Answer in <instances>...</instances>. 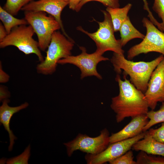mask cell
<instances>
[{
	"instance_id": "cell-1",
	"label": "cell",
	"mask_w": 164,
	"mask_h": 164,
	"mask_svg": "<svg viewBox=\"0 0 164 164\" xmlns=\"http://www.w3.org/2000/svg\"><path fill=\"white\" fill-rule=\"evenodd\" d=\"M124 80L117 74L115 80L119 87L118 94L111 99L110 107L116 114V120L119 123L125 118L146 114L149 107L144 93L138 89L128 80L126 76Z\"/></svg>"
},
{
	"instance_id": "cell-2",
	"label": "cell",
	"mask_w": 164,
	"mask_h": 164,
	"mask_svg": "<svg viewBox=\"0 0 164 164\" xmlns=\"http://www.w3.org/2000/svg\"><path fill=\"white\" fill-rule=\"evenodd\" d=\"M164 58L162 54L150 61L134 62L126 59L124 55L114 53L111 61L118 74L123 70L124 75H129L131 82L144 94L153 72Z\"/></svg>"
},
{
	"instance_id": "cell-3",
	"label": "cell",
	"mask_w": 164,
	"mask_h": 164,
	"mask_svg": "<svg viewBox=\"0 0 164 164\" xmlns=\"http://www.w3.org/2000/svg\"><path fill=\"white\" fill-rule=\"evenodd\" d=\"M74 42L59 31L53 33L44 60L36 67L38 73L51 75L56 71L58 61L71 55Z\"/></svg>"
},
{
	"instance_id": "cell-4",
	"label": "cell",
	"mask_w": 164,
	"mask_h": 164,
	"mask_svg": "<svg viewBox=\"0 0 164 164\" xmlns=\"http://www.w3.org/2000/svg\"><path fill=\"white\" fill-rule=\"evenodd\" d=\"M104 15V20L101 22L96 21L99 28L94 32L91 33L78 26L77 29L88 36L95 43L96 52L103 55L105 52L111 51L120 54L124 55L120 39H116L114 35V30L109 14L106 11H102Z\"/></svg>"
},
{
	"instance_id": "cell-5",
	"label": "cell",
	"mask_w": 164,
	"mask_h": 164,
	"mask_svg": "<svg viewBox=\"0 0 164 164\" xmlns=\"http://www.w3.org/2000/svg\"><path fill=\"white\" fill-rule=\"evenodd\" d=\"M35 32L32 26L23 25L13 28L5 38L0 42V48H4L10 46L16 47L26 55L34 54L40 62L44 58L39 49L38 42L32 36Z\"/></svg>"
},
{
	"instance_id": "cell-6",
	"label": "cell",
	"mask_w": 164,
	"mask_h": 164,
	"mask_svg": "<svg viewBox=\"0 0 164 164\" xmlns=\"http://www.w3.org/2000/svg\"><path fill=\"white\" fill-rule=\"evenodd\" d=\"M25 19L31 26L36 34L40 50L47 49L54 32L61 27L52 16H47L43 12H24Z\"/></svg>"
},
{
	"instance_id": "cell-7",
	"label": "cell",
	"mask_w": 164,
	"mask_h": 164,
	"mask_svg": "<svg viewBox=\"0 0 164 164\" xmlns=\"http://www.w3.org/2000/svg\"><path fill=\"white\" fill-rule=\"evenodd\" d=\"M142 22L146 29V34L140 43L130 48L127 52V58L131 60L142 54L150 52L160 53L164 56V32L158 28L147 18Z\"/></svg>"
},
{
	"instance_id": "cell-8",
	"label": "cell",
	"mask_w": 164,
	"mask_h": 164,
	"mask_svg": "<svg viewBox=\"0 0 164 164\" xmlns=\"http://www.w3.org/2000/svg\"><path fill=\"white\" fill-rule=\"evenodd\" d=\"M110 136L108 131L105 128L96 137H91L86 134H79L73 140L63 144L67 148V154L69 157L77 150L87 154L96 155L107 147L110 144Z\"/></svg>"
},
{
	"instance_id": "cell-9",
	"label": "cell",
	"mask_w": 164,
	"mask_h": 164,
	"mask_svg": "<svg viewBox=\"0 0 164 164\" xmlns=\"http://www.w3.org/2000/svg\"><path fill=\"white\" fill-rule=\"evenodd\" d=\"M79 48L81 51L80 54L76 56H69L60 60L58 63L62 65L70 63L75 65L81 71V79L94 76L101 79V76L97 71V65L100 62L109 60V59L103 56L96 51L92 53L88 54L84 47L80 46Z\"/></svg>"
},
{
	"instance_id": "cell-10",
	"label": "cell",
	"mask_w": 164,
	"mask_h": 164,
	"mask_svg": "<svg viewBox=\"0 0 164 164\" xmlns=\"http://www.w3.org/2000/svg\"><path fill=\"white\" fill-rule=\"evenodd\" d=\"M146 131L131 138L110 144L103 151L96 155L87 154L85 158L88 164H102L110 162L125 153L137 142L143 138Z\"/></svg>"
},
{
	"instance_id": "cell-11",
	"label": "cell",
	"mask_w": 164,
	"mask_h": 164,
	"mask_svg": "<svg viewBox=\"0 0 164 164\" xmlns=\"http://www.w3.org/2000/svg\"><path fill=\"white\" fill-rule=\"evenodd\" d=\"M144 94L151 110L155 109L158 102H164V58L153 72Z\"/></svg>"
},
{
	"instance_id": "cell-12",
	"label": "cell",
	"mask_w": 164,
	"mask_h": 164,
	"mask_svg": "<svg viewBox=\"0 0 164 164\" xmlns=\"http://www.w3.org/2000/svg\"><path fill=\"white\" fill-rule=\"evenodd\" d=\"M69 4V2L62 0L34 1L24 6L21 10L24 12H43L49 14L59 23L63 34L68 39H71L65 32L61 19L62 11Z\"/></svg>"
},
{
	"instance_id": "cell-13",
	"label": "cell",
	"mask_w": 164,
	"mask_h": 164,
	"mask_svg": "<svg viewBox=\"0 0 164 164\" xmlns=\"http://www.w3.org/2000/svg\"><path fill=\"white\" fill-rule=\"evenodd\" d=\"M146 114L132 118L131 121L119 132L110 136V144L134 137L143 132V129L149 121Z\"/></svg>"
},
{
	"instance_id": "cell-14",
	"label": "cell",
	"mask_w": 164,
	"mask_h": 164,
	"mask_svg": "<svg viewBox=\"0 0 164 164\" xmlns=\"http://www.w3.org/2000/svg\"><path fill=\"white\" fill-rule=\"evenodd\" d=\"M2 102V104L0 107V122L1 125H3L9 133L10 144L8 149L9 151H11L15 143L14 140L17 138L10 129L9 125L11 118L14 114L26 108L29 104L27 102H25L19 106L12 107L8 104L10 102L8 99L4 100Z\"/></svg>"
},
{
	"instance_id": "cell-15",
	"label": "cell",
	"mask_w": 164,
	"mask_h": 164,
	"mask_svg": "<svg viewBox=\"0 0 164 164\" xmlns=\"http://www.w3.org/2000/svg\"><path fill=\"white\" fill-rule=\"evenodd\" d=\"M132 148L135 151H142L149 154L164 157V143L156 140L148 131L144 138L135 143Z\"/></svg>"
},
{
	"instance_id": "cell-16",
	"label": "cell",
	"mask_w": 164,
	"mask_h": 164,
	"mask_svg": "<svg viewBox=\"0 0 164 164\" xmlns=\"http://www.w3.org/2000/svg\"><path fill=\"white\" fill-rule=\"evenodd\" d=\"M119 31L121 37L120 40L123 46L133 39L138 38L143 39L145 36L134 27L128 16L122 24Z\"/></svg>"
},
{
	"instance_id": "cell-17",
	"label": "cell",
	"mask_w": 164,
	"mask_h": 164,
	"mask_svg": "<svg viewBox=\"0 0 164 164\" xmlns=\"http://www.w3.org/2000/svg\"><path fill=\"white\" fill-rule=\"evenodd\" d=\"M132 5L129 3L122 8L107 7L106 11L111 18L114 32L119 31L122 24L128 17V13Z\"/></svg>"
},
{
	"instance_id": "cell-18",
	"label": "cell",
	"mask_w": 164,
	"mask_h": 164,
	"mask_svg": "<svg viewBox=\"0 0 164 164\" xmlns=\"http://www.w3.org/2000/svg\"><path fill=\"white\" fill-rule=\"evenodd\" d=\"M0 19L8 34L16 26L28 24L25 18L19 19L15 17L1 6H0Z\"/></svg>"
},
{
	"instance_id": "cell-19",
	"label": "cell",
	"mask_w": 164,
	"mask_h": 164,
	"mask_svg": "<svg viewBox=\"0 0 164 164\" xmlns=\"http://www.w3.org/2000/svg\"><path fill=\"white\" fill-rule=\"evenodd\" d=\"M149 119L143 129L146 132L153 126L161 122H164V102H162L160 108L156 111L151 110L146 114Z\"/></svg>"
},
{
	"instance_id": "cell-20",
	"label": "cell",
	"mask_w": 164,
	"mask_h": 164,
	"mask_svg": "<svg viewBox=\"0 0 164 164\" xmlns=\"http://www.w3.org/2000/svg\"><path fill=\"white\" fill-rule=\"evenodd\" d=\"M155 155L140 151L136 157L137 164H164V157Z\"/></svg>"
},
{
	"instance_id": "cell-21",
	"label": "cell",
	"mask_w": 164,
	"mask_h": 164,
	"mask_svg": "<svg viewBox=\"0 0 164 164\" xmlns=\"http://www.w3.org/2000/svg\"><path fill=\"white\" fill-rule=\"evenodd\" d=\"M35 0H6L3 8L6 11L14 16L25 6Z\"/></svg>"
},
{
	"instance_id": "cell-22",
	"label": "cell",
	"mask_w": 164,
	"mask_h": 164,
	"mask_svg": "<svg viewBox=\"0 0 164 164\" xmlns=\"http://www.w3.org/2000/svg\"><path fill=\"white\" fill-rule=\"evenodd\" d=\"M30 145L26 148L24 152L18 156L8 159L6 162L8 164H27L30 156Z\"/></svg>"
},
{
	"instance_id": "cell-23",
	"label": "cell",
	"mask_w": 164,
	"mask_h": 164,
	"mask_svg": "<svg viewBox=\"0 0 164 164\" xmlns=\"http://www.w3.org/2000/svg\"><path fill=\"white\" fill-rule=\"evenodd\" d=\"M133 152L129 150L125 153L110 162V164H137L134 160Z\"/></svg>"
},
{
	"instance_id": "cell-24",
	"label": "cell",
	"mask_w": 164,
	"mask_h": 164,
	"mask_svg": "<svg viewBox=\"0 0 164 164\" xmlns=\"http://www.w3.org/2000/svg\"><path fill=\"white\" fill-rule=\"evenodd\" d=\"M92 1L99 2L107 7L117 8L120 7L119 0H82L77 6L75 10L77 12L79 11L84 4Z\"/></svg>"
},
{
	"instance_id": "cell-25",
	"label": "cell",
	"mask_w": 164,
	"mask_h": 164,
	"mask_svg": "<svg viewBox=\"0 0 164 164\" xmlns=\"http://www.w3.org/2000/svg\"><path fill=\"white\" fill-rule=\"evenodd\" d=\"M152 9L161 19V30L164 32V0H154Z\"/></svg>"
},
{
	"instance_id": "cell-26",
	"label": "cell",
	"mask_w": 164,
	"mask_h": 164,
	"mask_svg": "<svg viewBox=\"0 0 164 164\" xmlns=\"http://www.w3.org/2000/svg\"><path fill=\"white\" fill-rule=\"evenodd\" d=\"M148 132L156 140L164 143V122H162L159 128L150 129Z\"/></svg>"
},
{
	"instance_id": "cell-27",
	"label": "cell",
	"mask_w": 164,
	"mask_h": 164,
	"mask_svg": "<svg viewBox=\"0 0 164 164\" xmlns=\"http://www.w3.org/2000/svg\"><path fill=\"white\" fill-rule=\"evenodd\" d=\"M144 3V9L146 10L148 12V16L149 18L150 21L155 25L157 27H159L160 25V23L154 17L153 15L149 9V7L148 3L147 0H143Z\"/></svg>"
},
{
	"instance_id": "cell-28",
	"label": "cell",
	"mask_w": 164,
	"mask_h": 164,
	"mask_svg": "<svg viewBox=\"0 0 164 164\" xmlns=\"http://www.w3.org/2000/svg\"><path fill=\"white\" fill-rule=\"evenodd\" d=\"M10 96V93L6 89V88L4 86L1 85L0 86V101H2L4 100L8 99Z\"/></svg>"
},
{
	"instance_id": "cell-29",
	"label": "cell",
	"mask_w": 164,
	"mask_h": 164,
	"mask_svg": "<svg viewBox=\"0 0 164 164\" xmlns=\"http://www.w3.org/2000/svg\"><path fill=\"white\" fill-rule=\"evenodd\" d=\"M9 75L3 70L2 63H0V83H5L8 82L9 80Z\"/></svg>"
},
{
	"instance_id": "cell-30",
	"label": "cell",
	"mask_w": 164,
	"mask_h": 164,
	"mask_svg": "<svg viewBox=\"0 0 164 164\" xmlns=\"http://www.w3.org/2000/svg\"><path fill=\"white\" fill-rule=\"evenodd\" d=\"M8 35L5 28L2 24L0 23V42L3 40Z\"/></svg>"
},
{
	"instance_id": "cell-31",
	"label": "cell",
	"mask_w": 164,
	"mask_h": 164,
	"mask_svg": "<svg viewBox=\"0 0 164 164\" xmlns=\"http://www.w3.org/2000/svg\"><path fill=\"white\" fill-rule=\"evenodd\" d=\"M82 0H70L69 4V8L70 9L73 10L75 9Z\"/></svg>"
},
{
	"instance_id": "cell-32",
	"label": "cell",
	"mask_w": 164,
	"mask_h": 164,
	"mask_svg": "<svg viewBox=\"0 0 164 164\" xmlns=\"http://www.w3.org/2000/svg\"><path fill=\"white\" fill-rule=\"evenodd\" d=\"M62 0L65 1V2H69L70 1V0Z\"/></svg>"
}]
</instances>
